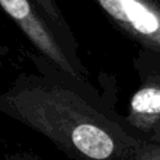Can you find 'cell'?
I'll list each match as a JSON object with an SVG mask.
<instances>
[{
  "instance_id": "cell-1",
  "label": "cell",
  "mask_w": 160,
  "mask_h": 160,
  "mask_svg": "<svg viewBox=\"0 0 160 160\" xmlns=\"http://www.w3.org/2000/svg\"><path fill=\"white\" fill-rule=\"evenodd\" d=\"M38 73H20L0 93V112L48 138L72 160H132L141 142L91 83L30 53Z\"/></svg>"
},
{
  "instance_id": "cell-2",
  "label": "cell",
  "mask_w": 160,
  "mask_h": 160,
  "mask_svg": "<svg viewBox=\"0 0 160 160\" xmlns=\"http://www.w3.org/2000/svg\"><path fill=\"white\" fill-rule=\"evenodd\" d=\"M132 63L139 84L124 115L125 125L139 142L160 145V56L139 48Z\"/></svg>"
},
{
  "instance_id": "cell-3",
  "label": "cell",
  "mask_w": 160,
  "mask_h": 160,
  "mask_svg": "<svg viewBox=\"0 0 160 160\" xmlns=\"http://www.w3.org/2000/svg\"><path fill=\"white\" fill-rule=\"evenodd\" d=\"M0 8L24 34L35 52L69 76L90 83V73L82 59L75 58L66 49L63 42L31 0H0Z\"/></svg>"
},
{
  "instance_id": "cell-4",
  "label": "cell",
  "mask_w": 160,
  "mask_h": 160,
  "mask_svg": "<svg viewBox=\"0 0 160 160\" xmlns=\"http://www.w3.org/2000/svg\"><path fill=\"white\" fill-rule=\"evenodd\" d=\"M93 2L122 35L160 56V0Z\"/></svg>"
},
{
  "instance_id": "cell-5",
  "label": "cell",
  "mask_w": 160,
  "mask_h": 160,
  "mask_svg": "<svg viewBox=\"0 0 160 160\" xmlns=\"http://www.w3.org/2000/svg\"><path fill=\"white\" fill-rule=\"evenodd\" d=\"M39 13L44 16V18L48 21V24L52 27V30L56 32L66 49L72 53L75 58H80L79 56V44L76 39L75 34L72 32V28L68 24L66 18H65L62 10L59 8L56 0H31Z\"/></svg>"
},
{
  "instance_id": "cell-6",
  "label": "cell",
  "mask_w": 160,
  "mask_h": 160,
  "mask_svg": "<svg viewBox=\"0 0 160 160\" xmlns=\"http://www.w3.org/2000/svg\"><path fill=\"white\" fill-rule=\"evenodd\" d=\"M132 160H160V145L141 142L133 150Z\"/></svg>"
},
{
  "instance_id": "cell-7",
  "label": "cell",
  "mask_w": 160,
  "mask_h": 160,
  "mask_svg": "<svg viewBox=\"0 0 160 160\" xmlns=\"http://www.w3.org/2000/svg\"><path fill=\"white\" fill-rule=\"evenodd\" d=\"M4 160H42L37 153L30 150H18L13 153H6Z\"/></svg>"
},
{
  "instance_id": "cell-8",
  "label": "cell",
  "mask_w": 160,
  "mask_h": 160,
  "mask_svg": "<svg viewBox=\"0 0 160 160\" xmlns=\"http://www.w3.org/2000/svg\"><path fill=\"white\" fill-rule=\"evenodd\" d=\"M8 52H10V49H8V47H6L4 44H3L2 41H0V69L3 68V65H4V59L7 58Z\"/></svg>"
}]
</instances>
